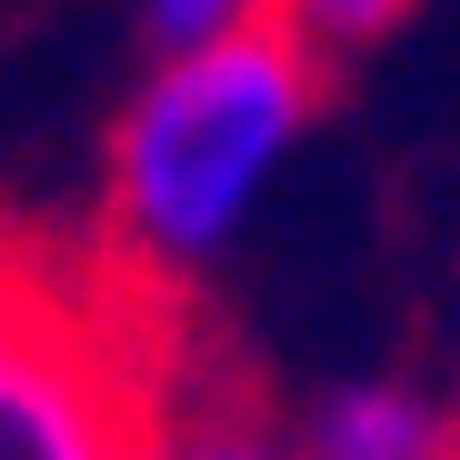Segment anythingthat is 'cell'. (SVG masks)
<instances>
[{
	"mask_svg": "<svg viewBox=\"0 0 460 460\" xmlns=\"http://www.w3.org/2000/svg\"><path fill=\"white\" fill-rule=\"evenodd\" d=\"M311 120H321V50L280 11L161 50L111 120V251L150 280L220 261Z\"/></svg>",
	"mask_w": 460,
	"mask_h": 460,
	"instance_id": "cell-1",
	"label": "cell"
},
{
	"mask_svg": "<svg viewBox=\"0 0 460 460\" xmlns=\"http://www.w3.org/2000/svg\"><path fill=\"white\" fill-rule=\"evenodd\" d=\"M181 411L161 280L0 230V460H150Z\"/></svg>",
	"mask_w": 460,
	"mask_h": 460,
	"instance_id": "cell-2",
	"label": "cell"
},
{
	"mask_svg": "<svg viewBox=\"0 0 460 460\" xmlns=\"http://www.w3.org/2000/svg\"><path fill=\"white\" fill-rule=\"evenodd\" d=\"M300 440L311 460H460V401L420 380H331Z\"/></svg>",
	"mask_w": 460,
	"mask_h": 460,
	"instance_id": "cell-3",
	"label": "cell"
},
{
	"mask_svg": "<svg viewBox=\"0 0 460 460\" xmlns=\"http://www.w3.org/2000/svg\"><path fill=\"white\" fill-rule=\"evenodd\" d=\"M150 460H311V440L241 411V401H181L171 430L150 440Z\"/></svg>",
	"mask_w": 460,
	"mask_h": 460,
	"instance_id": "cell-4",
	"label": "cell"
},
{
	"mask_svg": "<svg viewBox=\"0 0 460 460\" xmlns=\"http://www.w3.org/2000/svg\"><path fill=\"white\" fill-rule=\"evenodd\" d=\"M420 11V0H280V21L311 40L321 60H350V50H370L380 31H401Z\"/></svg>",
	"mask_w": 460,
	"mask_h": 460,
	"instance_id": "cell-5",
	"label": "cell"
},
{
	"mask_svg": "<svg viewBox=\"0 0 460 460\" xmlns=\"http://www.w3.org/2000/svg\"><path fill=\"white\" fill-rule=\"evenodd\" d=\"M280 0H140V21L161 50H190V40H220V31H241V21H270Z\"/></svg>",
	"mask_w": 460,
	"mask_h": 460,
	"instance_id": "cell-6",
	"label": "cell"
}]
</instances>
